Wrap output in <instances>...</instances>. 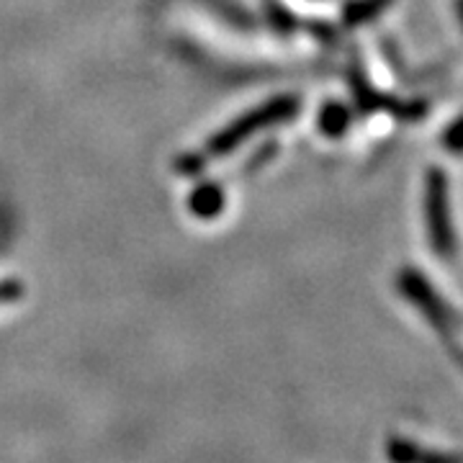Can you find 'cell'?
Masks as SVG:
<instances>
[{"label": "cell", "instance_id": "3957f363", "mask_svg": "<svg viewBox=\"0 0 463 463\" xmlns=\"http://www.w3.org/2000/svg\"><path fill=\"white\" fill-rule=\"evenodd\" d=\"M347 121H350V116L343 106H337V103H330L322 116H319V124H322V129L330 134V137H337V134H343L347 129Z\"/></svg>", "mask_w": 463, "mask_h": 463}, {"label": "cell", "instance_id": "7a4b0ae2", "mask_svg": "<svg viewBox=\"0 0 463 463\" xmlns=\"http://www.w3.org/2000/svg\"><path fill=\"white\" fill-rule=\"evenodd\" d=\"M399 286H402V288H404V294L412 298V301H417L428 315L443 317L440 301H438L435 294H432L430 283L425 281V279H420L414 270H404V273H402V279H399Z\"/></svg>", "mask_w": 463, "mask_h": 463}, {"label": "cell", "instance_id": "5b68a950", "mask_svg": "<svg viewBox=\"0 0 463 463\" xmlns=\"http://www.w3.org/2000/svg\"><path fill=\"white\" fill-rule=\"evenodd\" d=\"M443 147L453 155H463V116H458L443 132Z\"/></svg>", "mask_w": 463, "mask_h": 463}, {"label": "cell", "instance_id": "277c9868", "mask_svg": "<svg viewBox=\"0 0 463 463\" xmlns=\"http://www.w3.org/2000/svg\"><path fill=\"white\" fill-rule=\"evenodd\" d=\"M389 3H392V0H361V3H355V5L347 8V21H350V24H364V21H368L371 16L381 14Z\"/></svg>", "mask_w": 463, "mask_h": 463}, {"label": "cell", "instance_id": "6da1fadb", "mask_svg": "<svg viewBox=\"0 0 463 463\" xmlns=\"http://www.w3.org/2000/svg\"><path fill=\"white\" fill-rule=\"evenodd\" d=\"M425 214H428V234H430L432 250L440 258H450L456 248L453 237V222H450V203H448V178L438 167L428 173L425 185Z\"/></svg>", "mask_w": 463, "mask_h": 463}]
</instances>
